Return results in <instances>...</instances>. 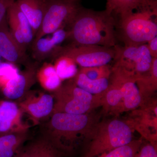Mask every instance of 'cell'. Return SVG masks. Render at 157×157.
<instances>
[{"label": "cell", "mask_w": 157, "mask_h": 157, "mask_svg": "<svg viewBox=\"0 0 157 157\" xmlns=\"http://www.w3.org/2000/svg\"><path fill=\"white\" fill-rule=\"evenodd\" d=\"M157 100L151 98L142 102L141 105L132 110L124 121L134 130H136L141 137L157 146Z\"/></svg>", "instance_id": "obj_9"}, {"label": "cell", "mask_w": 157, "mask_h": 157, "mask_svg": "<svg viewBox=\"0 0 157 157\" xmlns=\"http://www.w3.org/2000/svg\"><path fill=\"white\" fill-rule=\"evenodd\" d=\"M136 84L139 90L142 102L153 98L157 89V58H153L151 70L140 75Z\"/></svg>", "instance_id": "obj_15"}, {"label": "cell", "mask_w": 157, "mask_h": 157, "mask_svg": "<svg viewBox=\"0 0 157 157\" xmlns=\"http://www.w3.org/2000/svg\"><path fill=\"white\" fill-rule=\"evenodd\" d=\"M0 56L13 64L27 67L32 64L26 52L17 44L7 25V21L0 27Z\"/></svg>", "instance_id": "obj_10"}, {"label": "cell", "mask_w": 157, "mask_h": 157, "mask_svg": "<svg viewBox=\"0 0 157 157\" xmlns=\"http://www.w3.org/2000/svg\"><path fill=\"white\" fill-rule=\"evenodd\" d=\"M2 57L0 56V62H2Z\"/></svg>", "instance_id": "obj_32"}, {"label": "cell", "mask_w": 157, "mask_h": 157, "mask_svg": "<svg viewBox=\"0 0 157 157\" xmlns=\"http://www.w3.org/2000/svg\"><path fill=\"white\" fill-rule=\"evenodd\" d=\"M54 66L58 76L61 80L73 78L78 72L77 65L73 60L64 56H59L54 59Z\"/></svg>", "instance_id": "obj_21"}, {"label": "cell", "mask_w": 157, "mask_h": 157, "mask_svg": "<svg viewBox=\"0 0 157 157\" xmlns=\"http://www.w3.org/2000/svg\"><path fill=\"white\" fill-rule=\"evenodd\" d=\"M19 73L17 67L10 63L0 62V77L7 82Z\"/></svg>", "instance_id": "obj_26"}, {"label": "cell", "mask_w": 157, "mask_h": 157, "mask_svg": "<svg viewBox=\"0 0 157 157\" xmlns=\"http://www.w3.org/2000/svg\"><path fill=\"white\" fill-rule=\"evenodd\" d=\"M20 111L17 104L4 101L0 105V132H9L19 119Z\"/></svg>", "instance_id": "obj_19"}, {"label": "cell", "mask_w": 157, "mask_h": 157, "mask_svg": "<svg viewBox=\"0 0 157 157\" xmlns=\"http://www.w3.org/2000/svg\"><path fill=\"white\" fill-rule=\"evenodd\" d=\"M36 64L32 63L25 71L7 81L3 90L4 95L13 100L22 97L36 81Z\"/></svg>", "instance_id": "obj_11"}, {"label": "cell", "mask_w": 157, "mask_h": 157, "mask_svg": "<svg viewBox=\"0 0 157 157\" xmlns=\"http://www.w3.org/2000/svg\"><path fill=\"white\" fill-rule=\"evenodd\" d=\"M109 79L107 78L91 79L78 70L73 79L75 84L82 89L93 95H99L105 92L109 86Z\"/></svg>", "instance_id": "obj_18"}, {"label": "cell", "mask_w": 157, "mask_h": 157, "mask_svg": "<svg viewBox=\"0 0 157 157\" xmlns=\"http://www.w3.org/2000/svg\"><path fill=\"white\" fill-rule=\"evenodd\" d=\"M48 144L45 140L29 145L23 151H19L14 157H43Z\"/></svg>", "instance_id": "obj_24"}, {"label": "cell", "mask_w": 157, "mask_h": 157, "mask_svg": "<svg viewBox=\"0 0 157 157\" xmlns=\"http://www.w3.org/2000/svg\"><path fill=\"white\" fill-rule=\"evenodd\" d=\"M112 67L109 65L92 67L81 68L80 70L88 78L93 79L107 78H109Z\"/></svg>", "instance_id": "obj_25"}, {"label": "cell", "mask_w": 157, "mask_h": 157, "mask_svg": "<svg viewBox=\"0 0 157 157\" xmlns=\"http://www.w3.org/2000/svg\"><path fill=\"white\" fill-rule=\"evenodd\" d=\"M60 155L48 144L43 157H59Z\"/></svg>", "instance_id": "obj_30"}, {"label": "cell", "mask_w": 157, "mask_h": 157, "mask_svg": "<svg viewBox=\"0 0 157 157\" xmlns=\"http://www.w3.org/2000/svg\"><path fill=\"white\" fill-rule=\"evenodd\" d=\"M44 17L34 40L68 27L82 6L79 0H45Z\"/></svg>", "instance_id": "obj_6"}, {"label": "cell", "mask_w": 157, "mask_h": 157, "mask_svg": "<svg viewBox=\"0 0 157 157\" xmlns=\"http://www.w3.org/2000/svg\"><path fill=\"white\" fill-rule=\"evenodd\" d=\"M147 44L152 58H157V36L149 41Z\"/></svg>", "instance_id": "obj_29"}, {"label": "cell", "mask_w": 157, "mask_h": 157, "mask_svg": "<svg viewBox=\"0 0 157 157\" xmlns=\"http://www.w3.org/2000/svg\"><path fill=\"white\" fill-rule=\"evenodd\" d=\"M143 142V137H141L97 157H135Z\"/></svg>", "instance_id": "obj_23"}, {"label": "cell", "mask_w": 157, "mask_h": 157, "mask_svg": "<svg viewBox=\"0 0 157 157\" xmlns=\"http://www.w3.org/2000/svg\"><path fill=\"white\" fill-rule=\"evenodd\" d=\"M54 105L53 96L43 94L40 95L39 98L28 101L22 106L33 118L41 119L52 113Z\"/></svg>", "instance_id": "obj_14"}, {"label": "cell", "mask_w": 157, "mask_h": 157, "mask_svg": "<svg viewBox=\"0 0 157 157\" xmlns=\"http://www.w3.org/2000/svg\"><path fill=\"white\" fill-rule=\"evenodd\" d=\"M31 46L34 57L39 61L51 56L56 48L58 47L54 44L50 37H44L34 40Z\"/></svg>", "instance_id": "obj_22"}, {"label": "cell", "mask_w": 157, "mask_h": 157, "mask_svg": "<svg viewBox=\"0 0 157 157\" xmlns=\"http://www.w3.org/2000/svg\"><path fill=\"white\" fill-rule=\"evenodd\" d=\"M102 94L93 95L78 87L73 79L61 85L55 90V102L52 113L85 114L100 107Z\"/></svg>", "instance_id": "obj_5"}, {"label": "cell", "mask_w": 157, "mask_h": 157, "mask_svg": "<svg viewBox=\"0 0 157 157\" xmlns=\"http://www.w3.org/2000/svg\"><path fill=\"white\" fill-rule=\"evenodd\" d=\"M22 131L5 134L0 136V157H14L26 139Z\"/></svg>", "instance_id": "obj_16"}, {"label": "cell", "mask_w": 157, "mask_h": 157, "mask_svg": "<svg viewBox=\"0 0 157 157\" xmlns=\"http://www.w3.org/2000/svg\"><path fill=\"white\" fill-rule=\"evenodd\" d=\"M135 157H157V146L149 142H143Z\"/></svg>", "instance_id": "obj_27"}, {"label": "cell", "mask_w": 157, "mask_h": 157, "mask_svg": "<svg viewBox=\"0 0 157 157\" xmlns=\"http://www.w3.org/2000/svg\"><path fill=\"white\" fill-rule=\"evenodd\" d=\"M7 18L9 24L15 26L22 32L28 48L31 46L35 39L33 31L28 19L21 11L15 1L8 9Z\"/></svg>", "instance_id": "obj_13"}, {"label": "cell", "mask_w": 157, "mask_h": 157, "mask_svg": "<svg viewBox=\"0 0 157 157\" xmlns=\"http://www.w3.org/2000/svg\"><path fill=\"white\" fill-rule=\"evenodd\" d=\"M134 131L124 120L115 117L99 121L82 142L80 157H97L133 140Z\"/></svg>", "instance_id": "obj_3"}, {"label": "cell", "mask_w": 157, "mask_h": 157, "mask_svg": "<svg viewBox=\"0 0 157 157\" xmlns=\"http://www.w3.org/2000/svg\"><path fill=\"white\" fill-rule=\"evenodd\" d=\"M93 112L85 114L52 113L46 126L44 140L60 155L70 153L78 143H82L100 120L101 114Z\"/></svg>", "instance_id": "obj_2"}, {"label": "cell", "mask_w": 157, "mask_h": 157, "mask_svg": "<svg viewBox=\"0 0 157 157\" xmlns=\"http://www.w3.org/2000/svg\"><path fill=\"white\" fill-rule=\"evenodd\" d=\"M157 8H144L120 19L121 39L125 46L147 44L157 36Z\"/></svg>", "instance_id": "obj_4"}, {"label": "cell", "mask_w": 157, "mask_h": 157, "mask_svg": "<svg viewBox=\"0 0 157 157\" xmlns=\"http://www.w3.org/2000/svg\"><path fill=\"white\" fill-rule=\"evenodd\" d=\"M115 50L114 47L99 45L59 46L56 48L52 58L64 56L73 60L81 68L92 67L109 65L114 60Z\"/></svg>", "instance_id": "obj_7"}, {"label": "cell", "mask_w": 157, "mask_h": 157, "mask_svg": "<svg viewBox=\"0 0 157 157\" xmlns=\"http://www.w3.org/2000/svg\"><path fill=\"white\" fill-rule=\"evenodd\" d=\"M115 50L113 66L134 73L139 77L148 72L151 68L153 58L147 44L114 47Z\"/></svg>", "instance_id": "obj_8"}, {"label": "cell", "mask_w": 157, "mask_h": 157, "mask_svg": "<svg viewBox=\"0 0 157 157\" xmlns=\"http://www.w3.org/2000/svg\"><path fill=\"white\" fill-rule=\"evenodd\" d=\"M117 26L113 15L106 9L96 11L82 7L68 26L67 39L70 45L113 48L117 45Z\"/></svg>", "instance_id": "obj_1"}, {"label": "cell", "mask_w": 157, "mask_h": 157, "mask_svg": "<svg viewBox=\"0 0 157 157\" xmlns=\"http://www.w3.org/2000/svg\"><path fill=\"white\" fill-rule=\"evenodd\" d=\"M37 77L43 87L48 90L55 91L62 84L54 66L49 63L42 65L37 73Z\"/></svg>", "instance_id": "obj_20"}, {"label": "cell", "mask_w": 157, "mask_h": 157, "mask_svg": "<svg viewBox=\"0 0 157 157\" xmlns=\"http://www.w3.org/2000/svg\"><path fill=\"white\" fill-rule=\"evenodd\" d=\"M0 121H1V117H0Z\"/></svg>", "instance_id": "obj_33"}, {"label": "cell", "mask_w": 157, "mask_h": 157, "mask_svg": "<svg viewBox=\"0 0 157 157\" xmlns=\"http://www.w3.org/2000/svg\"><path fill=\"white\" fill-rule=\"evenodd\" d=\"M15 2L28 19L35 37L44 17L45 0H15Z\"/></svg>", "instance_id": "obj_12"}, {"label": "cell", "mask_w": 157, "mask_h": 157, "mask_svg": "<svg viewBox=\"0 0 157 157\" xmlns=\"http://www.w3.org/2000/svg\"><path fill=\"white\" fill-rule=\"evenodd\" d=\"M146 6L155 7L157 6V0H140Z\"/></svg>", "instance_id": "obj_31"}, {"label": "cell", "mask_w": 157, "mask_h": 157, "mask_svg": "<svg viewBox=\"0 0 157 157\" xmlns=\"http://www.w3.org/2000/svg\"><path fill=\"white\" fill-rule=\"evenodd\" d=\"M15 0H0V27L6 21L8 9Z\"/></svg>", "instance_id": "obj_28"}, {"label": "cell", "mask_w": 157, "mask_h": 157, "mask_svg": "<svg viewBox=\"0 0 157 157\" xmlns=\"http://www.w3.org/2000/svg\"><path fill=\"white\" fill-rule=\"evenodd\" d=\"M153 7L157 6H146L140 0H107L106 10L113 15H118L120 19L137 10Z\"/></svg>", "instance_id": "obj_17"}]
</instances>
